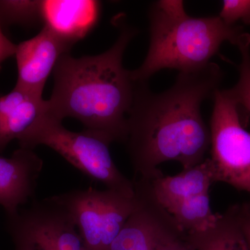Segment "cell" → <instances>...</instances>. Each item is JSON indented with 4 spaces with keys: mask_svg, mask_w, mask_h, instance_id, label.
<instances>
[{
    "mask_svg": "<svg viewBox=\"0 0 250 250\" xmlns=\"http://www.w3.org/2000/svg\"><path fill=\"white\" fill-rule=\"evenodd\" d=\"M222 79L220 67L210 62L179 72L172 86L162 93L152 91L147 82H135L125 143L135 179L151 181L164 175L158 167L167 161L187 169L205 160L210 130L201 105L213 98Z\"/></svg>",
    "mask_w": 250,
    "mask_h": 250,
    "instance_id": "1",
    "label": "cell"
},
{
    "mask_svg": "<svg viewBox=\"0 0 250 250\" xmlns=\"http://www.w3.org/2000/svg\"><path fill=\"white\" fill-rule=\"evenodd\" d=\"M113 22L119 36L106 52L80 58L67 54L59 59L47 100L48 115L60 121L75 118L85 129L125 143L135 82L131 70L123 66V56L138 31L126 23L123 15L116 16Z\"/></svg>",
    "mask_w": 250,
    "mask_h": 250,
    "instance_id": "2",
    "label": "cell"
},
{
    "mask_svg": "<svg viewBox=\"0 0 250 250\" xmlns=\"http://www.w3.org/2000/svg\"><path fill=\"white\" fill-rule=\"evenodd\" d=\"M149 21V49L142 65L131 70L134 82H147L164 69L179 72L207 65L224 42L236 45L244 33L219 16L190 17L180 0L152 3Z\"/></svg>",
    "mask_w": 250,
    "mask_h": 250,
    "instance_id": "3",
    "label": "cell"
},
{
    "mask_svg": "<svg viewBox=\"0 0 250 250\" xmlns=\"http://www.w3.org/2000/svg\"><path fill=\"white\" fill-rule=\"evenodd\" d=\"M21 148L34 149L45 146L60 154L88 178L106 188L127 196L135 195L134 184L122 173L113 160V140L100 131L85 129L72 131L48 113L39 120L20 141Z\"/></svg>",
    "mask_w": 250,
    "mask_h": 250,
    "instance_id": "4",
    "label": "cell"
},
{
    "mask_svg": "<svg viewBox=\"0 0 250 250\" xmlns=\"http://www.w3.org/2000/svg\"><path fill=\"white\" fill-rule=\"evenodd\" d=\"M210 121V164L215 182L250 193V132L229 90H217Z\"/></svg>",
    "mask_w": 250,
    "mask_h": 250,
    "instance_id": "5",
    "label": "cell"
},
{
    "mask_svg": "<svg viewBox=\"0 0 250 250\" xmlns=\"http://www.w3.org/2000/svg\"><path fill=\"white\" fill-rule=\"evenodd\" d=\"M75 222L88 250H108L137 206L136 194L89 188L52 197Z\"/></svg>",
    "mask_w": 250,
    "mask_h": 250,
    "instance_id": "6",
    "label": "cell"
},
{
    "mask_svg": "<svg viewBox=\"0 0 250 250\" xmlns=\"http://www.w3.org/2000/svg\"><path fill=\"white\" fill-rule=\"evenodd\" d=\"M16 250H88L75 222L52 197L8 217Z\"/></svg>",
    "mask_w": 250,
    "mask_h": 250,
    "instance_id": "7",
    "label": "cell"
},
{
    "mask_svg": "<svg viewBox=\"0 0 250 250\" xmlns=\"http://www.w3.org/2000/svg\"><path fill=\"white\" fill-rule=\"evenodd\" d=\"M72 47L45 27L32 39L18 44L15 54L18 75L15 87L42 97L49 75Z\"/></svg>",
    "mask_w": 250,
    "mask_h": 250,
    "instance_id": "8",
    "label": "cell"
},
{
    "mask_svg": "<svg viewBox=\"0 0 250 250\" xmlns=\"http://www.w3.org/2000/svg\"><path fill=\"white\" fill-rule=\"evenodd\" d=\"M43 161L33 149L20 147L9 158L0 156V205L8 217L35 195Z\"/></svg>",
    "mask_w": 250,
    "mask_h": 250,
    "instance_id": "9",
    "label": "cell"
},
{
    "mask_svg": "<svg viewBox=\"0 0 250 250\" xmlns=\"http://www.w3.org/2000/svg\"><path fill=\"white\" fill-rule=\"evenodd\" d=\"M101 2L93 0H42L41 22L54 35L75 45L98 24Z\"/></svg>",
    "mask_w": 250,
    "mask_h": 250,
    "instance_id": "10",
    "label": "cell"
},
{
    "mask_svg": "<svg viewBox=\"0 0 250 250\" xmlns=\"http://www.w3.org/2000/svg\"><path fill=\"white\" fill-rule=\"evenodd\" d=\"M137 206L108 250H154L159 204L149 181L135 179Z\"/></svg>",
    "mask_w": 250,
    "mask_h": 250,
    "instance_id": "11",
    "label": "cell"
},
{
    "mask_svg": "<svg viewBox=\"0 0 250 250\" xmlns=\"http://www.w3.org/2000/svg\"><path fill=\"white\" fill-rule=\"evenodd\" d=\"M47 113L48 103L42 96L16 87L0 95V152L14 140L20 142Z\"/></svg>",
    "mask_w": 250,
    "mask_h": 250,
    "instance_id": "12",
    "label": "cell"
},
{
    "mask_svg": "<svg viewBox=\"0 0 250 250\" xmlns=\"http://www.w3.org/2000/svg\"><path fill=\"white\" fill-rule=\"evenodd\" d=\"M149 182L154 198L168 212L184 200L208 193L215 179L209 158H206L177 175H162Z\"/></svg>",
    "mask_w": 250,
    "mask_h": 250,
    "instance_id": "13",
    "label": "cell"
},
{
    "mask_svg": "<svg viewBox=\"0 0 250 250\" xmlns=\"http://www.w3.org/2000/svg\"><path fill=\"white\" fill-rule=\"evenodd\" d=\"M187 236L195 250H250L242 225L241 205L219 213L210 228Z\"/></svg>",
    "mask_w": 250,
    "mask_h": 250,
    "instance_id": "14",
    "label": "cell"
},
{
    "mask_svg": "<svg viewBox=\"0 0 250 250\" xmlns=\"http://www.w3.org/2000/svg\"><path fill=\"white\" fill-rule=\"evenodd\" d=\"M168 213L179 228L187 234L210 228L219 215L212 211L208 193L184 200Z\"/></svg>",
    "mask_w": 250,
    "mask_h": 250,
    "instance_id": "15",
    "label": "cell"
},
{
    "mask_svg": "<svg viewBox=\"0 0 250 250\" xmlns=\"http://www.w3.org/2000/svg\"><path fill=\"white\" fill-rule=\"evenodd\" d=\"M154 250H195L172 215L159 205Z\"/></svg>",
    "mask_w": 250,
    "mask_h": 250,
    "instance_id": "16",
    "label": "cell"
},
{
    "mask_svg": "<svg viewBox=\"0 0 250 250\" xmlns=\"http://www.w3.org/2000/svg\"><path fill=\"white\" fill-rule=\"evenodd\" d=\"M0 22L21 25L41 22L40 0H0Z\"/></svg>",
    "mask_w": 250,
    "mask_h": 250,
    "instance_id": "17",
    "label": "cell"
},
{
    "mask_svg": "<svg viewBox=\"0 0 250 250\" xmlns=\"http://www.w3.org/2000/svg\"><path fill=\"white\" fill-rule=\"evenodd\" d=\"M241 54L239 67V80L234 87L229 89L233 98L240 106L250 113V35L245 33L237 44Z\"/></svg>",
    "mask_w": 250,
    "mask_h": 250,
    "instance_id": "18",
    "label": "cell"
},
{
    "mask_svg": "<svg viewBox=\"0 0 250 250\" xmlns=\"http://www.w3.org/2000/svg\"><path fill=\"white\" fill-rule=\"evenodd\" d=\"M218 16L228 25L237 21L250 24V0H225Z\"/></svg>",
    "mask_w": 250,
    "mask_h": 250,
    "instance_id": "19",
    "label": "cell"
},
{
    "mask_svg": "<svg viewBox=\"0 0 250 250\" xmlns=\"http://www.w3.org/2000/svg\"><path fill=\"white\" fill-rule=\"evenodd\" d=\"M0 22V66L6 59L16 54L17 45H15L4 35Z\"/></svg>",
    "mask_w": 250,
    "mask_h": 250,
    "instance_id": "20",
    "label": "cell"
},
{
    "mask_svg": "<svg viewBox=\"0 0 250 250\" xmlns=\"http://www.w3.org/2000/svg\"><path fill=\"white\" fill-rule=\"evenodd\" d=\"M241 207L242 225L250 248V201L242 204Z\"/></svg>",
    "mask_w": 250,
    "mask_h": 250,
    "instance_id": "21",
    "label": "cell"
}]
</instances>
